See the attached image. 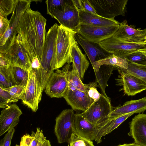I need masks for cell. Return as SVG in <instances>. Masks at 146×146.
Here are the masks:
<instances>
[{"instance_id": "cell-1", "label": "cell", "mask_w": 146, "mask_h": 146, "mask_svg": "<svg viewBox=\"0 0 146 146\" xmlns=\"http://www.w3.org/2000/svg\"><path fill=\"white\" fill-rule=\"evenodd\" d=\"M46 19L30 6L20 20L16 37L27 52L30 60L37 58L41 64L43 48L47 33Z\"/></svg>"}, {"instance_id": "cell-2", "label": "cell", "mask_w": 146, "mask_h": 146, "mask_svg": "<svg viewBox=\"0 0 146 146\" xmlns=\"http://www.w3.org/2000/svg\"><path fill=\"white\" fill-rule=\"evenodd\" d=\"M76 33L61 25L58 26L51 63L53 70L62 67L66 63L72 62L71 50L72 45L76 41L75 35Z\"/></svg>"}, {"instance_id": "cell-3", "label": "cell", "mask_w": 146, "mask_h": 146, "mask_svg": "<svg viewBox=\"0 0 146 146\" xmlns=\"http://www.w3.org/2000/svg\"><path fill=\"white\" fill-rule=\"evenodd\" d=\"M31 3L29 0H18L9 20V27L0 38V53H6L12 45L18 33L17 29L21 18L30 6Z\"/></svg>"}, {"instance_id": "cell-4", "label": "cell", "mask_w": 146, "mask_h": 146, "mask_svg": "<svg viewBox=\"0 0 146 146\" xmlns=\"http://www.w3.org/2000/svg\"><path fill=\"white\" fill-rule=\"evenodd\" d=\"M71 63H67L62 70L57 69L48 80L45 92L51 98L63 97L68 88V73L70 70Z\"/></svg>"}, {"instance_id": "cell-5", "label": "cell", "mask_w": 146, "mask_h": 146, "mask_svg": "<svg viewBox=\"0 0 146 146\" xmlns=\"http://www.w3.org/2000/svg\"><path fill=\"white\" fill-rule=\"evenodd\" d=\"M75 115L72 109H67L56 117L54 132L58 143H68L72 134L75 133Z\"/></svg>"}, {"instance_id": "cell-6", "label": "cell", "mask_w": 146, "mask_h": 146, "mask_svg": "<svg viewBox=\"0 0 146 146\" xmlns=\"http://www.w3.org/2000/svg\"><path fill=\"white\" fill-rule=\"evenodd\" d=\"M51 17L63 27L76 32L78 31L80 24L79 11L73 0H68L62 7L54 10Z\"/></svg>"}, {"instance_id": "cell-7", "label": "cell", "mask_w": 146, "mask_h": 146, "mask_svg": "<svg viewBox=\"0 0 146 146\" xmlns=\"http://www.w3.org/2000/svg\"><path fill=\"white\" fill-rule=\"evenodd\" d=\"M99 44L108 53L123 58L129 54L146 46V44L130 42L113 36L102 40Z\"/></svg>"}, {"instance_id": "cell-8", "label": "cell", "mask_w": 146, "mask_h": 146, "mask_svg": "<svg viewBox=\"0 0 146 146\" xmlns=\"http://www.w3.org/2000/svg\"><path fill=\"white\" fill-rule=\"evenodd\" d=\"M97 14L103 17L114 19L117 16H124L128 0H88Z\"/></svg>"}, {"instance_id": "cell-9", "label": "cell", "mask_w": 146, "mask_h": 146, "mask_svg": "<svg viewBox=\"0 0 146 146\" xmlns=\"http://www.w3.org/2000/svg\"><path fill=\"white\" fill-rule=\"evenodd\" d=\"M119 27V24L97 26L80 24L77 33L86 40L99 44L102 40L113 36Z\"/></svg>"}, {"instance_id": "cell-10", "label": "cell", "mask_w": 146, "mask_h": 146, "mask_svg": "<svg viewBox=\"0 0 146 146\" xmlns=\"http://www.w3.org/2000/svg\"><path fill=\"white\" fill-rule=\"evenodd\" d=\"M113 110L109 97L102 94L98 100L94 101L86 111L79 114L90 123L98 126Z\"/></svg>"}, {"instance_id": "cell-11", "label": "cell", "mask_w": 146, "mask_h": 146, "mask_svg": "<svg viewBox=\"0 0 146 146\" xmlns=\"http://www.w3.org/2000/svg\"><path fill=\"white\" fill-rule=\"evenodd\" d=\"M59 25L56 23L47 33L43 48L42 63L45 84L54 72L51 66Z\"/></svg>"}, {"instance_id": "cell-12", "label": "cell", "mask_w": 146, "mask_h": 146, "mask_svg": "<svg viewBox=\"0 0 146 146\" xmlns=\"http://www.w3.org/2000/svg\"><path fill=\"white\" fill-rule=\"evenodd\" d=\"M117 69L119 75L116 80V85L122 86L124 93L128 96H133L146 90V83L128 72L126 70Z\"/></svg>"}, {"instance_id": "cell-13", "label": "cell", "mask_w": 146, "mask_h": 146, "mask_svg": "<svg viewBox=\"0 0 146 146\" xmlns=\"http://www.w3.org/2000/svg\"><path fill=\"white\" fill-rule=\"evenodd\" d=\"M5 54L13 66L21 68L29 72L32 69L29 56L16 37Z\"/></svg>"}, {"instance_id": "cell-14", "label": "cell", "mask_w": 146, "mask_h": 146, "mask_svg": "<svg viewBox=\"0 0 146 146\" xmlns=\"http://www.w3.org/2000/svg\"><path fill=\"white\" fill-rule=\"evenodd\" d=\"M22 112L19 107L13 104L3 109L0 115V136L14 128L18 123Z\"/></svg>"}, {"instance_id": "cell-15", "label": "cell", "mask_w": 146, "mask_h": 146, "mask_svg": "<svg viewBox=\"0 0 146 146\" xmlns=\"http://www.w3.org/2000/svg\"><path fill=\"white\" fill-rule=\"evenodd\" d=\"M22 101L34 112L38 109V104L41 100L39 97L38 82L32 69L29 72L28 80Z\"/></svg>"}, {"instance_id": "cell-16", "label": "cell", "mask_w": 146, "mask_h": 146, "mask_svg": "<svg viewBox=\"0 0 146 146\" xmlns=\"http://www.w3.org/2000/svg\"><path fill=\"white\" fill-rule=\"evenodd\" d=\"M113 36L130 42L142 43L146 36V28L135 29V26L129 25L124 20L120 23L119 28Z\"/></svg>"}, {"instance_id": "cell-17", "label": "cell", "mask_w": 146, "mask_h": 146, "mask_svg": "<svg viewBox=\"0 0 146 146\" xmlns=\"http://www.w3.org/2000/svg\"><path fill=\"white\" fill-rule=\"evenodd\" d=\"M75 38L77 43L85 51L92 67L96 62L105 58L111 54L106 51L99 44L86 40L77 33L75 35Z\"/></svg>"}, {"instance_id": "cell-18", "label": "cell", "mask_w": 146, "mask_h": 146, "mask_svg": "<svg viewBox=\"0 0 146 146\" xmlns=\"http://www.w3.org/2000/svg\"><path fill=\"white\" fill-rule=\"evenodd\" d=\"M128 135L133 139L134 143L146 146V114L139 113L129 123Z\"/></svg>"}, {"instance_id": "cell-19", "label": "cell", "mask_w": 146, "mask_h": 146, "mask_svg": "<svg viewBox=\"0 0 146 146\" xmlns=\"http://www.w3.org/2000/svg\"><path fill=\"white\" fill-rule=\"evenodd\" d=\"M73 110L86 111L94 102L86 93L67 89L63 97Z\"/></svg>"}, {"instance_id": "cell-20", "label": "cell", "mask_w": 146, "mask_h": 146, "mask_svg": "<svg viewBox=\"0 0 146 146\" xmlns=\"http://www.w3.org/2000/svg\"><path fill=\"white\" fill-rule=\"evenodd\" d=\"M145 110L146 96L138 100H131L126 102L123 105L117 107L113 110L102 122L106 120L128 113H140L143 112Z\"/></svg>"}, {"instance_id": "cell-21", "label": "cell", "mask_w": 146, "mask_h": 146, "mask_svg": "<svg viewBox=\"0 0 146 146\" xmlns=\"http://www.w3.org/2000/svg\"><path fill=\"white\" fill-rule=\"evenodd\" d=\"M74 132L91 141L95 140L98 127L86 120L79 113H76L74 123Z\"/></svg>"}, {"instance_id": "cell-22", "label": "cell", "mask_w": 146, "mask_h": 146, "mask_svg": "<svg viewBox=\"0 0 146 146\" xmlns=\"http://www.w3.org/2000/svg\"><path fill=\"white\" fill-rule=\"evenodd\" d=\"M71 57L72 63V65L76 69L82 81L90 63L86 55L83 53L80 48L76 41L73 44L71 47Z\"/></svg>"}, {"instance_id": "cell-23", "label": "cell", "mask_w": 146, "mask_h": 146, "mask_svg": "<svg viewBox=\"0 0 146 146\" xmlns=\"http://www.w3.org/2000/svg\"><path fill=\"white\" fill-rule=\"evenodd\" d=\"M134 113H131L123 115L104 121L98 125V132L95 140L98 143L102 142V138L103 136L111 133L116 128L124 121Z\"/></svg>"}, {"instance_id": "cell-24", "label": "cell", "mask_w": 146, "mask_h": 146, "mask_svg": "<svg viewBox=\"0 0 146 146\" xmlns=\"http://www.w3.org/2000/svg\"><path fill=\"white\" fill-rule=\"evenodd\" d=\"M80 24L94 26H110L119 25L114 19H109L83 11H79Z\"/></svg>"}, {"instance_id": "cell-25", "label": "cell", "mask_w": 146, "mask_h": 146, "mask_svg": "<svg viewBox=\"0 0 146 146\" xmlns=\"http://www.w3.org/2000/svg\"><path fill=\"white\" fill-rule=\"evenodd\" d=\"M104 64L112 66L115 68L127 70L128 62L125 58L117 56L113 54H110L107 58L96 61L93 67L94 72L98 71L101 65Z\"/></svg>"}, {"instance_id": "cell-26", "label": "cell", "mask_w": 146, "mask_h": 146, "mask_svg": "<svg viewBox=\"0 0 146 146\" xmlns=\"http://www.w3.org/2000/svg\"><path fill=\"white\" fill-rule=\"evenodd\" d=\"M114 68H115L112 66L104 64L100 66L98 71L94 72L98 86L101 89L102 94L108 98V97L105 92V88L107 82Z\"/></svg>"}, {"instance_id": "cell-27", "label": "cell", "mask_w": 146, "mask_h": 146, "mask_svg": "<svg viewBox=\"0 0 146 146\" xmlns=\"http://www.w3.org/2000/svg\"><path fill=\"white\" fill-rule=\"evenodd\" d=\"M10 75L14 85H18L26 87L28 80L29 72L19 67L11 66Z\"/></svg>"}, {"instance_id": "cell-28", "label": "cell", "mask_w": 146, "mask_h": 146, "mask_svg": "<svg viewBox=\"0 0 146 146\" xmlns=\"http://www.w3.org/2000/svg\"><path fill=\"white\" fill-rule=\"evenodd\" d=\"M68 73V89L78 90L86 93L84 84L82 82L78 73L74 66Z\"/></svg>"}, {"instance_id": "cell-29", "label": "cell", "mask_w": 146, "mask_h": 146, "mask_svg": "<svg viewBox=\"0 0 146 146\" xmlns=\"http://www.w3.org/2000/svg\"><path fill=\"white\" fill-rule=\"evenodd\" d=\"M127 62V72L138 77L146 83V66Z\"/></svg>"}, {"instance_id": "cell-30", "label": "cell", "mask_w": 146, "mask_h": 146, "mask_svg": "<svg viewBox=\"0 0 146 146\" xmlns=\"http://www.w3.org/2000/svg\"><path fill=\"white\" fill-rule=\"evenodd\" d=\"M11 65L0 66V87L3 88L14 86L10 75V68Z\"/></svg>"}, {"instance_id": "cell-31", "label": "cell", "mask_w": 146, "mask_h": 146, "mask_svg": "<svg viewBox=\"0 0 146 146\" xmlns=\"http://www.w3.org/2000/svg\"><path fill=\"white\" fill-rule=\"evenodd\" d=\"M18 0H0V16L5 17L13 13Z\"/></svg>"}, {"instance_id": "cell-32", "label": "cell", "mask_w": 146, "mask_h": 146, "mask_svg": "<svg viewBox=\"0 0 146 146\" xmlns=\"http://www.w3.org/2000/svg\"><path fill=\"white\" fill-rule=\"evenodd\" d=\"M69 146H94L92 141L73 133L68 142Z\"/></svg>"}, {"instance_id": "cell-33", "label": "cell", "mask_w": 146, "mask_h": 146, "mask_svg": "<svg viewBox=\"0 0 146 146\" xmlns=\"http://www.w3.org/2000/svg\"><path fill=\"white\" fill-rule=\"evenodd\" d=\"M25 88V87L23 86L15 85L4 89L9 93L15 102H16L19 100H22Z\"/></svg>"}, {"instance_id": "cell-34", "label": "cell", "mask_w": 146, "mask_h": 146, "mask_svg": "<svg viewBox=\"0 0 146 146\" xmlns=\"http://www.w3.org/2000/svg\"><path fill=\"white\" fill-rule=\"evenodd\" d=\"M125 58L128 61L146 66V58L145 56L141 52L138 50L127 55Z\"/></svg>"}, {"instance_id": "cell-35", "label": "cell", "mask_w": 146, "mask_h": 146, "mask_svg": "<svg viewBox=\"0 0 146 146\" xmlns=\"http://www.w3.org/2000/svg\"><path fill=\"white\" fill-rule=\"evenodd\" d=\"M98 83L95 82H90L88 84H84L85 90L88 96L94 101L98 100L101 96V94L98 91L97 87Z\"/></svg>"}, {"instance_id": "cell-36", "label": "cell", "mask_w": 146, "mask_h": 146, "mask_svg": "<svg viewBox=\"0 0 146 146\" xmlns=\"http://www.w3.org/2000/svg\"><path fill=\"white\" fill-rule=\"evenodd\" d=\"M68 0H47L46 1L47 13L51 16L53 11L63 7Z\"/></svg>"}, {"instance_id": "cell-37", "label": "cell", "mask_w": 146, "mask_h": 146, "mask_svg": "<svg viewBox=\"0 0 146 146\" xmlns=\"http://www.w3.org/2000/svg\"><path fill=\"white\" fill-rule=\"evenodd\" d=\"M0 108H4L11 102H15L9 93L2 87H0Z\"/></svg>"}, {"instance_id": "cell-38", "label": "cell", "mask_w": 146, "mask_h": 146, "mask_svg": "<svg viewBox=\"0 0 146 146\" xmlns=\"http://www.w3.org/2000/svg\"><path fill=\"white\" fill-rule=\"evenodd\" d=\"M32 139L31 143V146H37L44 136L42 129L37 127L35 132L32 131L31 134Z\"/></svg>"}, {"instance_id": "cell-39", "label": "cell", "mask_w": 146, "mask_h": 146, "mask_svg": "<svg viewBox=\"0 0 146 146\" xmlns=\"http://www.w3.org/2000/svg\"><path fill=\"white\" fill-rule=\"evenodd\" d=\"M15 131V128L8 131L0 141V146H11L12 139Z\"/></svg>"}, {"instance_id": "cell-40", "label": "cell", "mask_w": 146, "mask_h": 146, "mask_svg": "<svg viewBox=\"0 0 146 146\" xmlns=\"http://www.w3.org/2000/svg\"><path fill=\"white\" fill-rule=\"evenodd\" d=\"M9 25V20L7 18L0 16V38L4 34Z\"/></svg>"}, {"instance_id": "cell-41", "label": "cell", "mask_w": 146, "mask_h": 146, "mask_svg": "<svg viewBox=\"0 0 146 146\" xmlns=\"http://www.w3.org/2000/svg\"><path fill=\"white\" fill-rule=\"evenodd\" d=\"M82 1L83 11L97 15L94 7L88 0H82Z\"/></svg>"}, {"instance_id": "cell-42", "label": "cell", "mask_w": 146, "mask_h": 146, "mask_svg": "<svg viewBox=\"0 0 146 146\" xmlns=\"http://www.w3.org/2000/svg\"><path fill=\"white\" fill-rule=\"evenodd\" d=\"M37 146H51L49 140L46 139V137L44 136L43 137L41 141L37 144Z\"/></svg>"}, {"instance_id": "cell-43", "label": "cell", "mask_w": 146, "mask_h": 146, "mask_svg": "<svg viewBox=\"0 0 146 146\" xmlns=\"http://www.w3.org/2000/svg\"><path fill=\"white\" fill-rule=\"evenodd\" d=\"M73 2L76 7L79 11H83V8L82 0H73Z\"/></svg>"}, {"instance_id": "cell-44", "label": "cell", "mask_w": 146, "mask_h": 146, "mask_svg": "<svg viewBox=\"0 0 146 146\" xmlns=\"http://www.w3.org/2000/svg\"><path fill=\"white\" fill-rule=\"evenodd\" d=\"M121 146H143L134 142L129 144H124L121 145Z\"/></svg>"}, {"instance_id": "cell-45", "label": "cell", "mask_w": 146, "mask_h": 146, "mask_svg": "<svg viewBox=\"0 0 146 146\" xmlns=\"http://www.w3.org/2000/svg\"><path fill=\"white\" fill-rule=\"evenodd\" d=\"M138 50L141 52L145 55L146 58V46L144 48L140 49Z\"/></svg>"}, {"instance_id": "cell-46", "label": "cell", "mask_w": 146, "mask_h": 146, "mask_svg": "<svg viewBox=\"0 0 146 146\" xmlns=\"http://www.w3.org/2000/svg\"><path fill=\"white\" fill-rule=\"evenodd\" d=\"M29 0L31 2L32 1H35V2H37L38 1H40V2L42 1H41V0Z\"/></svg>"}, {"instance_id": "cell-47", "label": "cell", "mask_w": 146, "mask_h": 146, "mask_svg": "<svg viewBox=\"0 0 146 146\" xmlns=\"http://www.w3.org/2000/svg\"><path fill=\"white\" fill-rule=\"evenodd\" d=\"M143 43L146 44V36L145 37Z\"/></svg>"}, {"instance_id": "cell-48", "label": "cell", "mask_w": 146, "mask_h": 146, "mask_svg": "<svg viewBox=\"0 0 146 146\" xmlns=\"http://www.w3.org/2000/svg\"><path fill=\"white\" fill-rule=\"evenodd\" d=\"M16 146H23L22 144H21V143H20V145H18L17 144L16 145Z\"/></svg>"}, {"instance_id": "cell-49", "label": "cell", "mask_w": 146, "mask_h": 146, "mask_svg": "<svg viewBox=\"0 0 146 146\" xmlns=\"http://www.w3.org/2000/svg\"><path fill=\"white\" fill-rule=\"evenodd\" d=\"M121 146V145H118L117 146Z\"/></svg>"}]
</instances>
